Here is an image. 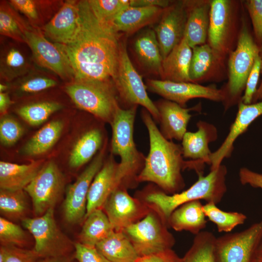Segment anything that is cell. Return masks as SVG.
<instances>
[{
	"label": "cell",
	"instance_id": "1",
	"mask_svg": "<svg viewBox=\"0 0 262 262\" xmlns=\"http://www.w3.org/2000/svg\"><path fill=\"white\" fill-rule=\"evenodd\" d=\"M79 27L73 39L61 50L76 80L113 81L119 58L120 33L98 19L88 0L78 1Z\"/></svg>",
	"mask_w": 262,
	"mask_h": 262
},
{
	"label": "cell",
	"instance_id": "2",
	"mask_svg": "<svg viewBox=\"0 0 262 262\" xmlns=\"http://www.w3.org/2000/svg\"><path fill=\"white\" fill-rule=\"evenodd\" d=\"M142 118L148 133L149 150L137 182H153L169 195L180 193L185 185L181 172L187 163L183 159L181 146L163 135L145 109Z\"/></svg>",
	"mask_w": 262,
	"mask_h": 262
},
{
	"label": "cell",
	"instance_id": "3",
	"mask_svg": "<svg viewBox=\"0 0 262 262\" xmlns=\"http://www.w3.org/2000/svg\"><path fill=\"white\" fill-rule=\"evenodd\" d=\"M227 174L226 166L221 164L205 176L198 175V180L183 191L169 195L161 189H149L138 198L155 212L168 228V221L171 213L183 204L201 199L216 204L220 202L227 190Z\"/></svg>",
	"mask_w": 262,
	"mask_h": 262
},
{
	"label": "cell",
	"instance_id": "4",
	"mask_svg": "<svg viewBox=\"0 0 262 262\" xmlns=\"http://www.w3.org/2000/svg\"><path fill=\"white\" fill-rule=\"evenodd\" d=\"M137 106L128 109L119 106L111 123L112 154L120 158L117 172L119 186L135 187L145 158L138 151L133 140V129Z\"/></svg>",
	"mask_w": 262,
	"mask_h": 262
},
{
	"label": "cell",
	"instance_id": "5",
	"mask_svg": "<svg viewBox=\"0 0 262 262\" xmlns=\"http://www.w3.org/2000/svg\"><path fill=\"white\" fill-rule=\"evenodd\" d=\"M66 91L79 108L110 124L119 106L113 81L75 80Z\"/></svg>",
	"mask_w": 262,
	"mask_h": 262
},
{
	"label": "cell",
	"instance_id": "6",
	"mask_svg": "<svg viewBox=\"0 0 262 262\" xmlns=\"http://www.w3.org/2000/svg\"><path fill=\"white\" fill-rule=\"evenodd\" d=\"M260 49L245 22L239 34L237 47L229 55L228 61L229 81L225 90V108L241 101L248 75L253 67Z\"/></svg>",
	"mask_w": 262,
	"mask_h": 262
},
{
	"label": "cell",
	"instance_id": "7",
	"mask_svg": "<svg viewBox=\"0 0 262 262\" xmlns=\"http://www.w3.org/2000/svg\"><path fill=\"white\" fill-rule=\"evenodd\" d=\"M22 224L33 236V250L40 258L56 257L73 254L74 244L61 231L54 218V208L43 215L24 218Z\"/></svg>",
	"mask_w": 262,
	"mask_h": 262
},
{
	"label": "cell",
	"instance_id": "8",
	"mask_svg": "<svg viewBox=\"0 0 262 262\" xmlns=\"http://www.w3.org/2000/svg\"><path fill=\"white\" fill-rule=\"evenodd\" d=\"M160 217L153 211L122 231L133 245L139 257L168 249L175 243L174 236Z\"/></svg>",
	"mask_w": 262,
	"mask_h": 262
},
{
	"label": "cell",
	"instance_id": "9",
	"mask_svg": "<svg viewBox=\"0 0 262 262\" xmlns=\"http://www.w3.org/2000/svg\"><path fill=\"white\" fill-rule=\"evenodd\" d=\"M114 82L119 97L127 103L140 105L147 111L154 120L159 122V114L150 99L141 75L132 64L127 51L125 42L121 41L118 66Z\"/></svg>",
	"mask_w": 262,
	"mask_h": 262
},
{
	"label": "cell",
	"instance_id": "10",
	"mask_svg": "<svg viewBox=\"0 0 262 262\" xmlns=\"http://www.w3.org/2000/svg\"><path fill=\"white\" fill-rule=\"evenodd\" d=\"M262 243V219L246 229L216 237V262H252Z\"/></svg>",
	"mask_w": 262,
	"mask_h": 262
},
{
	"label": "cell",
	"instance_id": "11",
	"mask_svg": "<svg viewBox=\"0 0 262 262\" xmlns=\"http://www.w3.org/2000/svg\"><path fill=\"white\" fill-rule=\"evenodd\" d=\"M64 177L56 164L49 161L24 189L30 196L36 217L54 208L63 193Z\"/></svg>",
	"mask_w": 262,
	"mask_h": 262
},
{
	"label": "cell",
	"instance_id": "12",
	"mask_svg": "<svg viewBox=\"0 0 262 262\" xmlns=\"http://www.w3.org/2000/svg\"><path fill=\"white\" fill-rule=\"evenodd\" d=\"M104 147L66 190L63 209L64 218L68 223L84 221L86 213L87 197L90 185L104 163Z\"/></svg>",
	"mask_w": 262,
	"mask_h": 262
},
{
	"label": "cell",
	"instance_id": "13",
	"mask_svg": "<svg viewBox=\"0 0 262 262\" xmlns=\"http://www.w3.org/2000/svg\"><path fill=\"white\" fill-rule=\"evenodd\" d=\"M102 210L115 231H121L140 221L151 210L143 201L131 196L123 186H119L113 191Z\"/></svg>",
	"mask_w": 262,
	"mask_h": 262
},
{
	"label": "cell",
	"instance_id": "14",
	"mask_svg": "<svg viewBox=\"0 0 262 262\" xmlns=\"http://www.w3.org/2000/svg\"><path fill=\"white\" fill-rule=\"evenodd\" d=\"M147 83L149 90L183 107L189 100L195 98L223 102L226 99L223 89L213 86H205L194 82L150 79Z\"/></svg>",
	"mask_w": 262,
	"mask_h": 262
},
{
	"label": "cell",
	"instance_id": "15",
	"mask_svg": "<svg viewBox=\"0 0 262 262\" xmlns=\"http://www.w3.org/2000/svg\"><path fill=\"white\" fill-rule=\"evenodd\" d=\"M188 15V0L165 8L155 31L163 60L183 38Z\"/></svg>",
	"mask_w": 262,
	"mask_h": 262
},
{
	"label": "cell",
	"instance_id": "16",
	"mask_svg": "<svg viewBox=\"0 0 262 262\" xmlns=\"http://www.w3.org/2000/svg\"><path fill=\"white\" fill-rule=\"evenodd\" d=\"M25 43L40 66L62 78L72 76V71L64 54L55 43L49 41L38 28L30 25L25 32Z\"/></svg>",
	"mask_w": 262,
	"mask_h": 262
},
{
	"label": "cell",
	"instance_id": "17",
	"mask_svg": "<svg viewBox=\"0 0 262 262\" xmlns=\"http://www.w3.org/2000/svg\"><path fill=\"white\" fill-rule=\"evenodd\" d=\"M262 115V100L249 104H244L242 101L239 102L236 117L230 126L227 136L219 147L211 155L210 170L218 168L224 159L231 156L236 140Z\"/></svg>",
	"mask_w": 262,
	"mask_h": 262
},
{
	"label": "cell",
	"instance_id": "18",
	"mask_svg": "<svg viewBox=\"0 0 262 262\" xmlns=\"http://www.w3.org/2000/svg\"><path fill=\"white\" fill-rule=\"evenodd\" d=\"M79 27L78 1L66 0L42 27V32L54 43L65 45L73 39Z\"/></svg>",
	"mask_w": 262,
	"mask_h": 262
},
{
	"label": "cell",
	"instance_id": "19",
	"mask_svg": "<svg viewBox=\"0 0 262 262\" xmlns=\"http://www.w3.org/2000/svg\"><path fill=\"white\" fill-rule=\"evenodd\" d=\"M231 19L229 0H211L208 39L216 59H220L226 49Z\"/></svg>",
	"mask_w": 262,
	"mask_h": 262
},
{
	"label": "cell",
	"instance_id": "20",
	"mask_svg": "<svg viewBox=\"0 0 262 262\" xmlns=\"http://www.w3.org/2000/svg\"><path fill=\"white\" fill-rule=\"evenodd\" d=\"M118 164L112 154L95 176L88 192L85 218L93 211L102 209L109 196L119 186L117 179Z\"/></svg>",
	"mask_w": 262,
	"mask_h": 262
},
{
	"label": "cell",
	"instance_id": "21",
	"mask_svg": "<svg viewBox=\"0 0 262 262\" xmlns=\"http://www.w3.org/2000/svg\"><path fill=\"white\" fill-rule=\"evenodd\" d=\"M159 114L160 131L167 140L181 141L192 117L190 112L198 106L186 108L178 103L162 99L155 103Z\"/></svg>",
	"mask_w": 262,
	"mask_h": 262
},
{
	"label": "cell",
	"instance_id": "22",
	"mask_svg": "<svg viewBox=\"0 0 262 262\" xmlns=\"http://www.w3.org/2000/svg\"><path fill=\"white\" fill-rule=\"evenodd\" d=\"M196 126V131H187L182 138L183 158L198 161L203 165H210L212 152L209 144L217 139V128L213 124L202 120L197 122Z\"/></svg>",
	"mask_w": 262,
	"mask_h": 262
},
{
	"label": "cell",
	"instance_id": "23",
	"mask_svg": "<svg viewBox=\"0 0 262 262\" xmlns=\"http://www.w3.org/2000/svg\"><path fill=\"white\" fill-rule=\"evenodd\" d=\"M211 3V0H188L184 37L192 49L205 44L208 38Z\"/></svg>",
	"mask_w": 262,
	"mask_h": 262
},
{
	"label": "cell",
	"instance_id": "24",
	"mask_svg": "<svg viewBox=\"0 0 262 262\" xmlns=\"http://www.w3.org/2000/svg\"><path fill=\"white\" fill-rule=\"evenodd\" d=\"M192 56V49L183 37L163 60L161 74L162 80L174 82H191L189 69Z\"/></svg>",
	"mask_w": 262,
	"mask_h": 262
},
{
	"label": "cell",
	"instance_id": "25",
	"mask_svg": "<svg viewBox=\"0 0 262 262\" xmlns=\"http://www.w3.org/2000/svg\"><path fill=\"white\" fill-rule=\"evenodd\" d=\"M44 163L43 160L24 164L1 161L0 189L13 191L24 190L35 178Z\"/></svg>",
	"mask_w": 262,
	"mask_h": 262
},
{
	"label": "cell",
	"instance_id": "26",
	"mask_svg": "<svg viewBox=\"0 0 262 262\" xmlns=\"http://www.w3.org/2000/svg\"><path fill=\"white\" fill-rule=\"evenodd\" d=\"M200 200H194L180 206L171 213L168 228L177 231H188L196 235L206 228L207 221Z\"/></svg>",
	"mask_w": 262,
	"mask_h": 262
},
{
	"label": "cell",
	"instance_id": "27",
	"mask_svg": "<svg viewBox=\"0 0 262 262\" xmlns=\"http://www.w3.org/2000/svg\"><path fill=\"white\" fill-rule=\"evenodd\" d=\"M164 9L157 7L130 5L117 15L112 24L118 33L131 34L154 22L162 16Z\"/></svg>",
	"mask_w": 262,
	"mask_h": 262
},
{
	"label": "cell",
	"instance_id": "28",
	"mask_svg": "<svg viewBox=\"0 0 262 262\" xmlns=\"http://www.w3.org/2000/svg\"><path fill=\"white\" fill-rule=\"evenodd\" d=\"M134 49L143 66L161 75L163 59L154 30L148 29L140 33L134 43Z\"/></svg>",
	"mask_w": 262,
	"mask_h": 262
},
{
	"label": "cell",
	"instance_id": "29",
	"mask_svg": "<svg viewBox=\"0 0 262 262\" xmlns=\"http://www.w3.org/2000/svg\"><path fill=\"white\" fill-rule=\"evenodd\" d=\"M96 247L110 262H135L139 257L122 231H114Z\"/></svg>",
	"mask_w": 262,
	"mask_h": 262
},
{
	"label": "cell",
	"instance_id": "30",
	"mask_svg": "<svg viewBox=\"0 0 262 262\" xmlns=\"http://www.w3.org/2000/svg\"><path fill=\"white\" fill-rule=\"evenodd\" d=\"M114 231L104 211L97 209L85 217L79 234V243L96 247Z\"/></svg>",
	"mask_w": 262,
	"mask_h": 262
},
{
	"label": "cell",
	"instance_id": "31",
	"mask_svg": "<svg viewBox=\"0 0 262 262\" xmlns=\"http://www.w3.org/2000/svg\"><path fill=\"white\" fill-rule=\"evenodd\" d=\"M103 143V134L98 128L85 131L76 141L70 152L68 164L72 168L85 164L93 157Z\"/></svg>",
	"mask_w": 262,
	"mask_h": 262
},
{
	"label": "cell",
	"instance_id": "32",
	"mask_svg": "<svg viewBox=\"0 0 262 262\" xmlns=\"http://www.w3.org/2000/svg\"><path fill=\"white\" fill-rule=\"evenodd\" d=\"M63 126L60 120H53L46 124L26 144L23 153L28 156H36L46 152L59 139Z\"/></svg>",
	"mask_w": 262,
	"mask_h": 262
},
{
	"label": "cell",
	"instance_id": "33",
	"mask_svg": "<svg viewBox=\"0 0 262 262\" xmlns=\"http://www.w3.org/2000/svg\"><path fill=\"white\" fill-rule=\"evenodd\" d=\"M216 237L211 232L201 231L196 235L181 262H216L214 246Z\"/></svg>",
	"mask_w": 262,
	"mask_h": 262
},
{
	"label": "cell",
	"instance_id": "34",
	"mask_svg": "<svg viewBox=\"0 0 262 262\" xmlns=\"http://www.w3.org/2000/svg\"><path fill=\"white\" fill-rule=\"evenodd\" d=\"M29 26L12 6L3 3L1 4L0 32L1 35L25 43V32Z\"/></svg>",
	"mask_w": 262,
	"mask_h": 262
},
{
	"label": "cell",
	"instance_id": "35",
	"mask_svg": "<svg viewBox=\"0 0 262 262\" xmlns=\"http://www.w3.org/2000/svg\"><path fill=\"white\" fill-rule=\"evenodd\" d=\"M202 210L206 217L216 225L219 232H231L236 227L243 224L247 218L241 213L223 211L213 202L203 205Z\"/></svg>",
	"mask_w": 262,
	"mask_h": 262
},
{
	"label": "cell",
	"instance_id": "36",
	"mask_svg": "<svg viewBox=\"0 0 262 262\" xmlns=\"http://www.w3.org/2000/svg\"><path fill=\"white\" fill-rule=\"evenodd\" d=\"M29 67L24 54L16 47L6 49L1 55L0 76L7 80L24 75Z\"/></svg>",
	"mask_w": 262,
	"mask_h": 262
},
{
	"label": "cell",
	"instance_id": "37",
	"mask_svg": "<svg viewBox=\"0 0 262 262\" xmlns=\"http://www.w3.org/2000/svg\"><path fill=\"white\" fill-rule=\"evenodd\" d=\"M24 190L0 189V213L9 218L18 219L28 210V202Z\"/></svg>",
	"mask_w": 262,
	"mask_h": 262
},
{
	"label": "cell",
	"instance_id": "38",
	"mask_svg": "<svg viewBox=\"0 0 262 262\" xmlns=\"http://www.w3.org/2000/svg\"><path fill=\"white\" fill-rule=\"evenodd\" d=\"M216 60L214 51L209 44H204L193 48L189 69L191 82H194L202 78Z\"/></svg>",
	"mask_w": 262,
	"mask_h": 262
},
{
	"label": "cell",
	"instance_id": "39",
	"mask_svg": "<svg viewBox=\"0 0 262 262\" xmlns=\"http://www.w3.org/2000/svg\"><path fill=\"white\" fill-rule=\"evenodd\" d=\"M62 108V105L58 102L43 101L22 106L17 110V112L29 124L38 126Z\"/></svg>",
	"mask_w": 262,
	"mask_h": 262
},
{
	"label": "cell",
	"instance_id": "40",
	"mask_svg": "<svg viewBox=\"0 0 262 262\" xmlns=\"http://www.w3.org/2000/svg\"><path fill=\"white\" fill-rule=\"evenodd\" d=\"M88 3L96 16L100 20L113 25L117 15L130 5V0H89Z\"/></svg>",
	"mask_w": 262,
	"mask_h": 262
},
{
	"label": "cell",
	"instance_id": "41",
	"mask_svg": "<svg viewBox=\"0 0 262 262\" xmlns=\"http://www.w3.org/2000/svg\"><path fill=\"white\" fill-rule=\"evenodd\" d=\"M49 1L33 0H12L11 5L23 14L31 22L32 26L38 28L43 22L42 12L51 4Z\"/></svg>",
	"mask_w": 262,
	"mask_h": 262
},
{
	"label": "cell",
	"instance_id": "42",
	"mask_svg": "<svg viewBox=\"0 0 262 262\" xmlns=\"http://www.w3.org/2000/svg\"><path fill=\"white\" fill-rule=\"evenodd\" d=\"M26 234L18 225L0 217V242L2 246H14L21 247L25 245Z\"/></svg>",
	"mask_w": 262,
	"mask_h": 262
},
{
	"label": "cell",
	"instance_id": "43",
	"mask_svg": "<svg viewBox=\"0 0 262 262\" xmlns=\"http://www.w3.org/2000/svg\"><path fill=\"white\" fill-rule=\"evenodd\" d=\"M40 258L32 249L14 246H0V262H35Z\"/></svg>",
	"mask_w": 262,
	"mask_h": 262
},
{
	"label": "cell",
	"instance_id": "44",
	"mask_svg": "<svg viewBox=\"0 0 262 262\" xmlns=\"http://www.w3.org/2000/svg\"><path fill=\"white\" fill-rule=\"evenodd\" d=\"M23 133V129L15 119L9 116H4L0 122V140L5 146L15 144Z\"/></svg>",
	"mask_w": 262,
	"mask_h": 262
},
{
	"label": "cell",
	"instance_id": "45",
	"mask_svg": "<svg viewBox=\"0 0 262 262\" xmlns=\"http://www.w3.org/2000/svg\"><path fill=\"white\" fill-rule=\"evenodd\" d=\"M246 6L252 22L255 42L262 46V0H248Z\"/></svg>",
	"mask_w": 262,
	"mask_h": 262
},
{
	"label": "cell",
	"instance_id": "46",
	"mask_svg": "<svg viewBox=\"0 0 262 262\" xmlns=\"http://www.w3.org/2000/svg\"><path fill=\"white\" fill-rule=\"evenodd\" d=\"M262 58L258 55L247 79L244 95L241 98L244 104L252 103L253 97L257 91L260 75L261 74Z\"/></svg>",
	"mask_w": 262,
	"mask_h": 262
},
{
	"label": "cell",
	"instance_id": "47",
	"mask_svg": "<svg viewBox=\"0 0 262 262\" xmlns=\"http://www.w3.org/2000/svg\"><path fill=\"white\" fill-rule=\"evenodd\" d=\"M20 84L19 89L24 93H36L53 87L57 84L54 79L43 75L30 76Z\"/></svg>",
	"mask_w": 262,
	"mask_h": 262
},
{
	"label": "cell",
	"instance_id": "48",
	"mask_svg": "<svg viewBox=\"0 0 262 262\" xmlns=\"http://www.w3.org/2000/svg\"><path fill=\"white\" fill-rule=\"evenodd\" d=\"M74 256L78 262H110L96 247L79 242L74 244Z\"/></svg>",
	"mask_w": 262,
	"mask_h": 262
},
{
	"label": "cell",
	"instance_id": "49",
	"mask_svg": "<svg viewBox=\"0 0 262 262\" xmlns=\"http://www.w3.org/2000/svg\"><path fill=\"white\" fill-rule=\"evenodd\" d=\"M135 262H181L180 258L172 249L156 253L138 257Z\"/></svg>",
	"mask_w": 262,
	"mask_h": 262
},
{
	"label": "cell",
	"instance_id": "50",
	"mask_svg": "<svg viewBox=\"0 0 262 262\" xmlns=\"http://www.w3.org/2000/svg\"><path fill=\"white\" fill-rule=\"evenodd\" d=\"M239 180L242 185H249L254 188L262 189V174L246 167H242L239 172Z\"/></svg>",
	"mask_w": 262,
	"mask_h": 262
},
{
	"label": "cell",
	"instance_id": "51",
	"mask_svg": "<svg viewBox=\"0 0 262 262\" xmlns=\"http://www.w3.org/2000/svg\"><path fill=\"white\" fill-rule=\"evenodd\" d=\"M171 4L167 0H130V5L138 7H157L165 9Z\"/></svg>",
	"mask_w": 262,
	"mask_h": 262
},
{
	"label": "cell",
	"instance_id": "52",
	"mask_svg": "<svg viewBox=\"0 0 262 262\" xmlns=\"http://www.w3.org/2000/svg\"><path fill=\"white\" fill-rule=\"evenodd\" d=\"M74 259L73 253L63 256L39 258L35 262H72Z\"/></svg>",
	"mask_w": 262,
	"mask_h": 262
},
{
	"label": "cell",
	"instance_id": "53",
	"mask_svg": "<svg viewBox=\"0 0 262 262\" xmlns=\"http://www.w3.org/2000/svg\"><path fill=\"white\" fill-rule=\"evenodd\" d=\"M12 103V102L7 93H0V112L1 114L5 113Z\"/></svg>",
	"mask_w": 262,
	"mask_h": 262
},
{
	"label": "cell",
	"instance_id": "54",
	"mask_svg": "<svg viewBox=\"0 0 262 262\" xmlns=\"http://www.w3.org/2000/svg\"><path fill=\"white\" fill-rule=\"evenodd\" d=\"M261 74L262 75V80L260 84L258 87L257 91L253 97L252 103H255L262 100V59L261 68Z\"/></svg>",
	"mask_w": 262,
	"mask_h": 262
},
{
	"label": "cell",
	"instance_id": "55",
	"mask_svg": "<svg viewBox=\"0 0 262 262\" xmlns=\"http://www.w3.org/2000/svg\"><path fill=\"white\" fill-rule=\"evenodd\" d=\"M252 262H262V243L255 252Z\"/></svg>",
	"mask_w": 262,
	"mask_h": 262
},
{
	"label": "cell",
	"instance_id": "56",
	"mask_svg": "<svg viewBox=\"0 0 262 262\" xmlns=\"http://www.w3.org/2000/svg\"><path fill=\"white\" fill-rule=\"evenodd\" d=\"M8 88V86L4 84H0V93L4 92Z\"/></svg>",
	"mask_w": 262,
	"mask_h": 262
},
{
	"label": "cell",
	"instance_id": "57",
	"mask_svg": "<svg viewBox=\"0 0 262 262\" xmlns=\"http://www.w3.org/2000/svg\"><path fill=\"white\" fill-rule=\"evenodd\" d=\"M259 49H260L259 55L261 58L262 59V46H261Z\"/></svg>",
	"mask_w": 262,
	"mask_h": 262
}]
</instances>
